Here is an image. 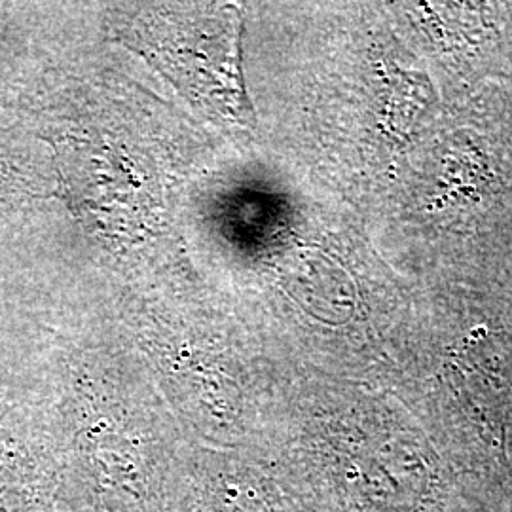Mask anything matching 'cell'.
Masks as SVG:
<instances>
[{
	"label": "cell",
	"mask_w": 512,
	"mask_h": 512,
	"mask_svg": "<svg viewBox=\"0 0 512 512\" xmlns=\"http://www.w3.org/2000/svg\"><path fill=\"white\" fill-rule=\"evenodd\" d=\"M59 505L69 512H167L190 440L147 393L110 368H74L63 420L50 433Z\"/></svg>",
	"instance_id": "6da1fadb"
},
{
	"label": "cell",
	"mask_w": 512,
	"mask_h": 512,
	"mask_svg": "<svg viewBox=\"0 0 512 512\" xmlns=\"http://www.w3.org/2000/svg\"><path fill=\"white\" fill-rule=\"evenodd\" d=\"M54 512H69V511H63V509H59V511H54Z\"/></svg>",
	"instance_id": "5b68a950"
},
{
	"label": "cell",
	"mask_w": 512,
	"mask_h": 512,
	"mask_svg": "<svg viewBox=\"0 0 512 512\" xmlns=\"http://www.w3.org/2000/svg\"><path fill=\"white\" fill-rule=\"evenodd\" d=\"M238 21L205 10L152 12L137 37L177 86L239 120L249 112L238 61Z\"/></svg>",
	"instance_id": "7a4b0ae2"
},
{
	"label": "cell",
	"mask_w": 512,
	"mask_h": 512,
	"mask_svg": "<svg viewBox=\"0 0 512 512\" xmlns=\"http://www.w3.org/2000/svg\"><path fill=\"white\" fill-rule=\"evenodd\" d=\"M293 488L258 448H184L167 512H300Z\"/></svg>",
	"instance_id": "3957f363"
},
{
	"label": "cell",
	"mask_w": 512,
	"mask_h": 512,
	"mask_svg": "<svg viewBox=\"0 0 512 512\" xmlns=\"http://www.w3.org/2000/svg\"><path fill=\"white\" fill-rule=\"evenodd\" d=\"M59 465L48 435L0 423V512H54Z\"/></svg>",
	"instance_id": "277c9868"
}]
</instances>
